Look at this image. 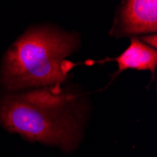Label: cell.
I'll return each instance as SVG.
<instances>
[{"instance_id":"cell-1","label":"cell","mask_w":157,"mask_h":157,"mask_svg":"<svg viewBox=\"0 0 157 157\" xmlns=\"http://www.w3.org/2000/svg\"><path fill=\"white\" fill-rule=\"evenodd\" d=\"M0 124L10 132L63 151L75 150L82 138V116L76 97L59 88L0 98Z\"/></svg>"},{"instance_id":"cell-3","label":"cell","mask_w":157,"mask_h":157,"mask_svg":"<svg viewBox=\"0 0 157 157\" xmlns=\"http://www.w3.org/2000/svg\"><path fill=\"white\" fill-rule=\"evenodd\" d=\"M157 30L155 0H130L122 4L114 22L111 35L129 36L154 33Z\"/></svg>"},{"instance_id":"cell-4","label":"cell","mask_w":157,"mask_h":157,"mask_svg":"<svg viewBox=\"0 0 157 157\" xmlns=\"http://www.w3.org/2000/svg\"><path fill=\"white\" fill-rule=\"evenodd\" d=\"M114 60H116L119 65L118 74L127 69L149 70L154 74L157 65V51L140 41V40L132 38L129 47Z\"/></svg>"},{"instance_id":"cell-5","label":"cell","mask_w":157,"mask_h":157,"mask_svg":"<svg viewBox=\"0 0 157 157\" xmlns=\"http://www.w3.org/2000/svg\"><path fill=\"white\" fill-rule=\"evenodd\" d=\"M145 42H147V44H149V46L156 49V34H153L152 36H148V37H145L142 39Z\"/></svg>"},{"instance_id":"cell-2","label":"cell","mask_w":157,"mask_h":157,"mask_svg":"<svg viewBox=\"0 0 157 157\" xmlns=\"http://www.w3.org/2000/svg\"><path fill=\"white\" fill-rule=\"evenodd\" d=\"M79 44L76 34L52 26L27 30L10 47L0 71V85L8 90L59 86L70 70L67 56Z\"/></svg>"}]
</instances>
